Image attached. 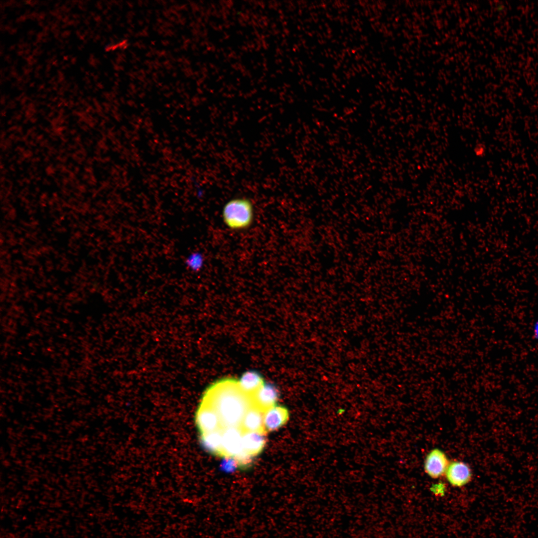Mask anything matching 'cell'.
I'll return each instance as SVG.
<instances>
[{
  "mask_svg": "<svg viewBox=\"0 0 538 538\" xmlns=\"http://www.w3.org/2000/svg\"><path fill=\"white\" fill-rule=\"evenodd\" d=\"M195 423L199 434L222 428L218 414L210 406L200 402L195 413Z\"/></svg>",
  "mask_w": 538,
  "mask_h": 538,
  "instance_id": "obj_3",
  "label": "cell"
},
{
  "mask_svg": "<svg viewBox=\"0 0 538 538\" xmlns=\"http://www.w3.org/2000/svg\"><path fill=\"white\" fill-rule=\"evenodd\" d=\"M204 263L203 255L198 252H194L189 254L185 260L187 268L193 272L200 270Z\"/></svg>",
  "mask_w": 538,
  "mask_h": 538,
  "instance_id": "obj_13",
  "label": "cell"
},
{
  "mask_svg": "<svg viewBox=\"0 0 538 538\" xmlns=\"http://www.w3.org/2000/svg\"><path fill=\"white\" fill-rule=\"evenodd\" d=\"M279 396V391L273 384L265 383L252 398L254 404L265 411L276 405Z\"/></svg>",
  "mask_w": 538,
  "mask_h": 538,
  "instance_id": "obj_7",
  "label": "cell"
},
{
  "mask_svg": "<svg viewBox=\"0 0 538 538\" xmlns=\"http://www.w3.org/2000/svg\"><path fill=\"white\" fill-rule=\"evenodd\" d=\"M445 475L450 484L455 487L464 486L470 482L472 476L469 466L458 461L449 463Z\"/></svg>",
  "mask_w": 538,
  "mask_h": 538,
  "instance_id": "obj_8",
  "label": "cell"
},
{
  "mask_svg": "<svg viewBox=\"0 0 538 538\" xmlns=\"http://www.w3.org/2000/svg\"><path fill=\"white\" fill-rule=\"evenodd\" d=\"M344 411V410H343V409H339V410H338V413L339 414H342V413H343V412Z\"/></svg>",
  "mask_w": 538,
  "mask_h": 538,
  "instance_id": "obj_15",
  "label": "cell"
},
{
  "mask_svg": "<svg viewBox=\"0 0 538 538\" xmlns=\"http://www.w3.org/2000/svg\"><path fill=\"white\" fill-rule=\"evenodd\" d=\"M289 418L288 409L283 406L275 405L264 411V426L266 431L272 432L284 425Z\"/></svg>",
  "mask_w": 538,
  "mask_h": 538,
  "instance_id": "obj_6",
  "label": "cell"
},
{
  "mask_svg": "<svg viewBox=\"0 0 538 538\" xmlns=\"http://www.w3.org/2000/svg\"><path fill=\"white\" fill-rule=\"evenodd\" d=\"M222 218L226 226L239 231L249 228L255 219V208L252 201L247 197L233 198L223 206Z\"/></svg>",
  "mask_w": 538,
  "mask_h": 538,
  "instance_id": "obj_2",
  "label": "cell"
},
{
  "mask_svg": "<svg viewBox=\"0 0 538 538\" xmlns=\"http://www.w3.org/2000/svg\"><path fill=\"white\" fill-rule=\"evenodd\" d=\"M238 383L241 390L250 396H253L265 383L259 372L251 370L243 373Z\"/></svg>",
  "mask_w": 538,
  "mask_h": 538,
  "instance_id": "obj_12",
  "label": "cell"
},
{
  "mask_svg": "<svg viewBox=\"0 0 538 538\" xmlns=\"http://www.w3.org/2000/svg\"><path fill=\"white\" fill-rule=\"evenodd\" d=\"M200 402L216 411L222 428L240 427L246 412L254 404L252 396L244 393L238 380L233 378L213 383L205 391Z\"/></svg>",
  "mask_w": 538,
  "mask_h": 538,
  "instance_id": "obj_1",
  "label": "cell"
},
{
  "mask_svg": "<svg viewBox=\"0 0 538 538\" xmlns=\"http://www.w3.org/2000/svg\"><path fill=\"white\" fill-rule=\"evenodd\" d=\"M239 468L237 460L233 457H225L220 464V468L228 473L233 472Z\"/></svg>",
  "mask_w": 538,
  "mask_h": 538,
  "instance_id": "obj_14",
  "label": "cell"
},
{
  "mask_svg": "<svg viewBox=\"0 0 538 538\" xmlns=\"http://www.w3.org/2000/svg\"><path fill=\"white\" fill-rule=\"evenodd\" d=\"M264 411L255 404L246 412L240 427L243 431L267 433L264 426Z\"/></svg>",
  "mask_w": 538,
  "mask_h": 538,
  "instance_id": "obj_9",
  "label": "cell"
},
{
  "mask_svg": "<svg viewBox=\"0 0 538 538\" xmlns=\"http://www.w3.org/2000/svg\"><path fill=\"white\" fill-rule=\"evenodd\" d=\"M449 463L446 454L442 450L434 449L426 457L424 470L430 477L438 478L445 474Z\"/></svg>",
  "mask_w": 538,
  "mask_h": 538,
  "instance_id": "obj_5",
  "label": "cell"
},
{
  "mask_svg": "<svg viewBox=\"0 0 538 538\" xmlns=\"http://www.w3.org/2000/svg\"><path fill=\"white\" fill-rule=\"evenodd\" d=\"M199 438L201 445L208 453L223 457L222 428L200 434Z\"/></svg>",
  "mask_w": 538,
  "mask_h": 538,
  "instance_id": "obj_11",
  "label": "cell"
},
{
  "mask_svg": "<svg viewBox=\"0 0 538 538\" xmlns=\"http://www.w3.org/2000/svg\"><path fill=\"white\" fill-rule=\"evenodd\" d=\"M243 433L241 427L222 428L223 457L235 458L244 451L242 442Z\"/></svg>",
  "mask_w": 538,
  "mask_h": 538,
  "instance_id": "obj_4",
  "label": "cell"
},
{
  "mask_svg": "<svg viewBox=\"0 0 538 538\" xmlns=\"http://www.w3.org/2000/svg\"><path fill=\"white\" fill-rule=\"evenodd\" d=\"M266 434L267 433L243 431L242 442L244 450L253 457L260 454L266 444Z\"/></svg>",
  "mask_w": 538,
  "mask_h": 538,
  "instance_id": "obj_10",
  "label": "cell"
}]
</instances>
